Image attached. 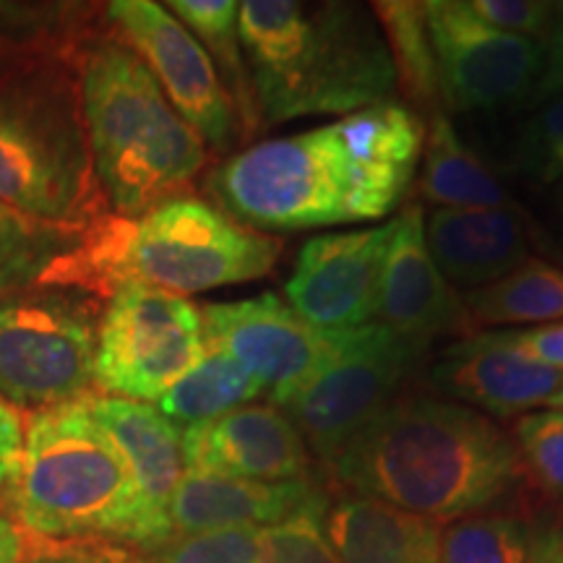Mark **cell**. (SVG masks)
Returning <instances> with one entry per match:
<instances>
[{
	"label": "cell",
	"mask_w": 563,
	"mask_h": 563,
	"mask_svg": "<svg viewBox=\"0 0 563 563\" xmlns=\"http://www.w3.org/2000/svg\"><path fill=\"white\" fill-rule=\"evenodd\" d=\"M548 405H551V410H561L563 412V384H561V389L555 391L551 399H548Z\"/></svg>",
	"instance_id": "obj_42"
},
{
	"label": "cell",
	"mask_w": 563,
	"mask_h": 563,
	"mask_svg": "<svg viewBox=\"0 0 563 563\" xmlns=\"http://www.w3.org/2000/svg\"><path fill=\"white\" fill-rule=\"evenodd\" d=\"M332 488L446 525L525 501L511 433L488 415L426 394H399L323 467Z\"/></svg>",
	"instance_id": "obj_1"
},
{
	"label": "cell",
	"mask_w": 563,
	"mask_h": 563,
	"mask_svg": "<svg viewBox=\"0 0 563 563\" xmlns=\"http://www.w3.org/2000/svg\"><path fill=\"white\" fill-rule=\"evenodd\" d=\"M514 162L534 183L563 178V91L540 102V108L519 131Z\"/></svg>",
	"instance_id": "obj_33"
},
{
	"label": "cell",
	"mask_w": 563,
	"mask_h": 563,
	"mask_svg": "<svg viewBox=\"0 0 563 563\" xmlns=\"http://www.w3.org/2000/svg\"><path fill=\"white\" fill-rule=\"evenodd\" d=\"M262 527L180 534L152 551H133L136 563H258Z\"/></svg>",
	"instance_id": "obj_32"
},
{
	"label": "cell",
	"mask_w": 563,
	"mask_h": 563,
	"mask_svg": "<svg viewBox=\"0 0 563 563\" xmlns=\"http://www.w3.org/2000/svg\"><path fill=\"white\" fill-rule=\"evenodd\" d=\"M199 311L207 350L222 352L249 371L274 407L285 405L311 382L340 340V329L313 327L277 292L209 302Z\"/></svg>",
	"instance_id": "obj_13"
},
{
	"label": "cell",
	"mask_w": 563,
	"mask_h": 563,
	"mask_svg": "<svg viewBox=\"0 0 563 563\" xmlns=\"http://www.w3.org/2000/svg\"><path fill=\"white\" fill-rule=\"evenodd\" d=\"M91 165L110 214L136 220L191 196L207 144L115 32H87L70 51Z\"/></svg>",
	"instance_id": "obj_3"
},
{
	"label": "cell",
	"mask_w": 563,
	"mask_h": 563,
	"mask_svg": "<svg viewBox=\"0 0 563 563\" xmlns=\"http://www.w3.org/2000/svg\"><path fill=\"white\" fill-rule=\"evenodd\" d=\"M394 220L382 228L316 235L285 285L287 306L319 329H355L376 319Z\"/></svg>",
	"instance_id": "obj_14"
},
{
	"label": "cell",
	"mask_w": 563,
	"mask_h": 563,
	"mask_svg": "<svg viewBox=\"0 0 563 563\" xmlns=\"http://www.w3.org/2000/svg\"><path fill=\"white\" fill-rule=\"evenodd\" d=\"M426 241L454 290H481L530 258V235L517 207L435 209L426 222Z\"/></svg>",
	"instance_id": "obj_19"
},
{
	"label": "cell",
	"mask_w": 563,
	"mask_h": 563,
	"mask_svg": "<svg viewBox=\"0 0 563 563\" xmlns=\"http://www.w3.org/2000/svg\"><path fill=\"white\" fill-rule=\"evenodd\" d=\"M191 473L243 481H308L313 456L295 422L274 405H243L220 418L180 428Z\"/></svg>",
	"instance_id": "obj_15"
},
{
	"label": "cell",
	"mask_w": 563,
	"mask_h": 563,
	"mask_svg": "<svg viewBox=\"0 0 563 563\" xmlns=\"http://www.w3.org/2000/svg\"><path fill=\"white\" fill-rule=\"evenodd\" d=\"M16 527L37 543L139 548V498L87 397L32 412L11 477Z\"/></svg>",
	"instance_id": "obj_5"
},
{
	"label": "cell",
	"mask_w": 563,
	"mask_h": 563,
	"mask_svg": "<svg viewBox=\"0 0 563 563\" xmlns=\"http://www.w3.org/2000/svg\"><path fill=\"white\" fill-rule=\"evenodd\" d=\"M441 108L493 112L534 102L545 53L534 40L493 30L462 0L426 3Z\"/></svg>",
	"instance_id": "obj_11"
},
{
	"label": "cell",
	"mask_w": 563,
	"mask_h": 563,
	"mask_svg": "<svg viewBox=\"0 0 563 563\" xmlns=\"http://www.w3.org/2000/svg\"><path fill=\"white\" fill-rule=\"evenodd\" d=\"M89 415L121 454L139 498V548L152 551L173 538L170 498L186 475L183 431L157 407L133 399L89 394Z\"/></svg>",
	"instance_id": "obj_16"
},
{
	"label": "cell",
	"mask_w": 563,
	"mask_h": 563,
	"mask_svg": "<svg viewBox=\"0 0 563 563\" xmlns=\"http://www.w3.org/2000/svg\"><path fill=\"white\" fill-rule=\"evenodd\" d=\"M279 256V238L243 228L214 203L183 196L136 220L102 217L76 258L70 287L100 300L123 285L183 298L269 277Z\"/></svg>",
	"instance_id": "obj_4"
},
{
	"label": "cell",
	"mask_w": 563,
	"mask_h": 563,
	"mask_svg": "<svg viewBox=\"0 0 563 563\" xmlns=\"http://www.w3.org/2000/svg\"><path fill=\"white\" fill-rule=\"evenodd\" d=\"M376 316L386 329L422 344L473 329L462 295L443 279L428 251L420 203H410L394 217Z\"/></svg>",
	"instance_id": "obj_17"
},
{
	"label": "cell",
	"mask_w": 563,
	"mask_h": 563,
	"mask_svg": "<svg viewBox=\"0 0 563 563\" xmlns=\"http://www.w3.org/2000/svg\"><path fill=\"white\" fill-rule=\"evenodd\" d=\"M30 51H26L24 45H19V42H13L9 34L0 32V81L5 79V76L13 74L21 63L30 58Z\"/></svg>",
	"instance_id": "obj_40"
},
{
	"label": "cell",
	"mask_w": 563,
	"mask_h": 563,
	"mask_svg": "<svg viewBox=\"0 0 563 563\" xmlns=\"http://www.w3.org/2000/svg\"><path fill=\"white\" fill-rule=\"evenodd\" d=\"M511 439L522 462L527 493L563 501V412L534 410L519 415Z\"/></svg>",
	"instance_id": "obj_30"
},
{
	"label": "cell",
	"mask_w": 563,
	"mask_h": 563,
	"mask_svg": "<svg viewBox=\"0 0 563 563\" xmlns=\"http://www.w3.org/2000/svg\"><path fill=\"white\" fill-rule=\"evenodd\" d=\"M428 344L407 340L384 323L340 329L327 365L279 410L295 422L308 452L323 467L386 405L426 357Z\"/></svg>",
	"instance_id": "obj_9"
},
{
	"label": "cell",
	"mask_w": 563,
	"mask_h": 563,
	"mask_svg": "<svg viewBox=\"0 0 563 563\" xmlns=\"http://www.w3.org/2000/svg\"><path fill=\"white\" fill-rule=\"evenodd\" d=\"M207 194L222 214L264 235L371 220L340 121L228 154L209 173Z\"/></svg>",
	"instance_id": "obj_7"
},
{
	"label": "cell",
	"mask_w": 563,
	"mask_h": 563,
	"mask_svg": "<svg viewBox=\"0 0 563 563\" xmlns=\"http://www.w3.org/2000/svg\"><path fill=\"white\" fill-rule=\"evenodd\" d=\"M389 47L397 89L415 112H441L439 68L428 34L426 3L418 0H384L371 5Z\"/></svg>",
	"instance_id": "obj_28"
},
{
	"label": "cell",
	"mask_w": 563,
	"mask_h": 563,
	"mask_svg": "<svg viewBox=\"0 0 563 563\" xmlns=\"http://www.w3.org/2000/svg\"><path fill=\"white\" fill-rule=\"evenodd\" d=\"M323 488L319 477L308 481H243L186 470L170 498V534H199L235 527H272L306 506Z\"/></svg>",
	"instance_id": "obj_20"
},
{
	"label": "cell",
	"mask_w": 563,
	"mask_h": 563,
	"mask_svg": "<svg viewBox=\"0 0 563 563\" xmlns=\"http://www.w3.org/2000/svg\"><path fill=\"white\" fill-rule=\"evenodd\" d=\"M470 11L493 30L543 42L551 30L555 3L545 0H473Z\"/></svg>",
	"instance_id": "obj_34"
},
{
	"label": "cell",
	"mask_w": 563,
	"mask_h": 563,
	"mask_svg": "<svg viewBox=\"0 0 563 563\" xmlns=\"http://www.w3.org/2000/svg\"><path fill=\"white\" fill-rule=\"evenodd\" d=\"M266 397V389L249 371L222 352L207 350L170 391L157 399V410L178 428L196 426L228 415L253 399Z\"/></svg>",
	"instance_id": "obj_29"
},
{
	"label": "cell",
	"mask_w": 563,
	"mask_h": 563,
	"mask_svg": "<svg viewBox=\"0 0 563 563\" xmlns=\"http://www.w3.org/2000/svg\"><path fill=\"white\" fill-rule=\"evenodd\" d=\"M329 490L258 532V563H342L327 534Z\"/></svg>",
	"instance_id": "obj_31"
},
{
	"label": "cell",
	"mask_w": 563,
	"mask_h": 563,
	"mask_svg": "<svg viewBox=\"0 0 563 563\" xmlns=\"http://www.w3.org/2000/svg\"><path fill=\"white\" fill-rule=\"evenodd\" d=\"M540 45H543L545 53V68L538 95H534V102H543L548 97L563 91V3H555L551 30H548L545 40Z\"/></svg>",
	"instance_id": "obj_36"
},
{
	"label": "cell",
	"mask_w": 563,
	"mask_h": 563,
	"mask_svg": "<svg viewBox=\"0 0 563 563\" xmlns=\"http://www.w3.org/2000/svg\"><path fill=\"white\" fill-rule=\"evenodd\" d=\"M435 389L473 405L488 418H514L548 405L561 389L563 371H553L522 355L509 332L467 334L433 365Z\"/></svg>",
	"instance_id": "obj_18"
},
{
	"label": "cell",
	"mask_w": 563,
	"mask_h": 563,
	"mask_svg": "<svg viewBox=\"0 0 563 563\" xmlns=\"http://www.w3.org/2000/svg\"><path fill=\"white\" fill-rule=\"evenodd\" d=\"M0 201L34 220L84 230L110 214L66 53H32L0 81Z\"/></svg>",
	"instance_id": "obj_6"
},
{
	"label": "cell",
	"mask_w": 563,
	"mask_h": 563,
	"mask_svg": "<svg viewBox=\"0 0 563 563\" xmlns=\"http://www.w3.org/2000/svg\"><path fill=\"white\" fill-rule=\"evenodd\" d=\"M21 561H24V538H21V530L9 517H0V563Z\"/></svg>",
	"instance_id": "obj_39"
},
{
	"label": "cell",
	"mask_w": 563,
	"mask_h": 563,
	"mask_svg": "<svg viewBox=\"0 0 563 563\" xmlns=\"http://www.w3.org/2000/svg\"><path fill=\"white\" fill-rule=\"evenodd\" d=\"M100 298L79 287L0 295V397L40 412L95 394Z\"/></svg>",
	"instance_id": "obj_8"
},
{
	"label": "cell",
	"mask_w": 563,
	"mask_h": 563,
	"mask_svg": "<svg viewBox=\"0 0 563 563\" xmlns=\"http://www.w3.org/2000/svg\"><path fill=\"white\" fill-rule=\"evenodd\" d=\"M420 199L439 209H506L511 196L485 162L464 144L446 112H433L422 144Z\"/></svg>",
	"instance_id": "obj_25"
},
{
	"label": "cell",
	"mask_w": 563,
	"mask_h": 563,
	"mask_svg": "<svg viewBox=\"0 0 563 563\" xmlns=\"http://www.w3.org/2000/svg\"><path fill=\"white\" fill-rule=\"evenodd\" d=\"M553 519L530 498L443 525L441 563H551Z\"/></svg>",
	"instance_id": "obj_24"
},
{
	"label": "cell",
	"mask_w": 563,
	"mask_h": 563,
	"mask_svg": "<svg viewBox=\"0 0 563 563\" xmlns=\"http://www.w3.org/2000/svg\"><path fill=\"white\" fill-rule=\"evenodd\" d=\"M91 228L34 220L0 201V295L32 287H70L76 258Z\"/></svg>",
	"instance_id": "obj_23"
},
{
	"label": "cell",
	"mask_w": 563,
	"mask_h": 563,
	"mask_svg": "<svg viewBox=\"0 0 563 563\" xmlns=\"http://www.w3.org/2000/svg\"><path fill=\"white\" fill-rule=\"evenodd\" d=\"M115 563H136L131 548H121V551H118V561Z\"/></svg>",
	"instance_id": "obj_43"
},
{
	"label": "cell",
	"mask_w": 563,
	"mask_h": 563,
	"mask_svg": "<svg viewBox=\"0 0 563 563\" xmlns=\"http://www.w3.org/2000/svg\"><path fill=\"white\" fill-rule=\"evenodd\" d=\"M238 9L241 3L235 0H173L167 3V11H173L183 26L201 42L211 63L217 60L214 68L228 89L238 125H241V141H249L264 131V123L258 115L241 34H238Z\"/></svg>",
	"instance_id": "obj_26"
},
{
	"label": "cell",
	"mask_w": 563,
	"mask_h": 563,
	"mask_svg": "<svg viewBox=\"0 0 563 563\" xmlns=\"http://www.w3.org/2000/svg\"><path fill=\"white\" fill-rule=\"evenodd\" d=\"M342 133L355 159L371 220H382L402 203L418 173L426 123L410 104L386 100L342 121Z\"/></svg>",
	"instance_id": "obj_21"
},
{
	"label": "cell",
	"mask_w": 563,
	"mask_h": 563,
	"mask_svg": "<svg viewBox=\"0 0 563 563\" xmlns=\"http://www.w3.org/2000/svg\"><path fill=\"white\" fill-rule=\"evenodd\" d=\"M207 355L201 311L180 295L123 285L97 329L95 389L104 397L159 399Z\"/></svg>",
	"instance_id": "obj_10"
},
{
	"label": "cell",
	"mask_w": 563,
	"mask_h": 563,
	"mask_svg": "<svg viewBox=\"0 0 563 563\" xmlns=\"http://www.w3.org/2000/svg\"><path fill=\"white\" fill-rule=\"evenodd\" d=\"M473 327L563 321V269L527 258L506 277L462 298Z\"/></svg>",
	"instance_id": "obj_27"
},
{
	"label": "cell",
	"mask_w": 563,
	"mask_h": 563,
	"mask_svg": "<svg viewBox=\"0 0 563 563\" xmlns=\"http://www.w3.org/2000/svg\"><path fill=\"white\" fill-rule=\"evenodd\" d=\"M21 446H24V422L16 407L0 397V488L16 475Z\"/></svg>",
	"instance_id": "obj_37"
},
{
	"label": "cell",
	"mask_w": 563,
	"mask_h": 563,
	"mask_svg": "<svg viewBox=\"0 0 563 563\" xmlns=\"http://www.w3.org/2000/svg\"><path fill=\"white\" fill-rule=\"evenodd\" d=\"M238 34L264 129L308 115H350L397 91L382 26L365 5L245 0Z\"/></svg>",
	"instance_id": "obj_2"
},
{
	"label": "cell",
	"mask_w": 563,
	"mask_h": 563,
	"mask_svg": "<svg viewBox=\"0 0 563 563\" xmlns=\"http://www.w3.org/2000/svg\"><path fill=\"white\" fill-rule=\"evenodd\" d=\"M514 347L530 361L563 371V321L545 323L534 329H506Z\"/></svg>",
	"instance_id": "obj_35"
},
{
	"label": "cell",
	"mask_w": 563,
	"mask_h": 563,
	"mask_svg": "<svg viewBox=\"0 0 563 563\" xmlns=\"http://www.w3.org/2000/svg\"><path fill=\"white\" fill-rule=\"evenodd\" d=\"M123 545H55L37 551L30 563H115Z\"/></svg>",
	"instance_id": "obj_38"
},
{
	"label": "cell",
	"mask_w": 563,
	"mask_h": 563,
	"mask_svg": "<svg viewBox=\"0 0 563 563\" xmlns=\"http://www.w3.org/2000/svg\"><path fill=\"white\" fill-rule=\"evenodd\" d=\"M104 19L115 37L146 63L175 112L199 133L207 150L228 157L241 144V125L201 42L154 0H115L104 5Z\"/></svg>",
	"instance_id": "obj_12"
},
{
	"label": "cell",
	"mask_w": 563,
	"mask_h": 563,
	"mask_svg": "<svg viewBox=\"0 0 563 563\" xmlns=\"http://www.w3.org/2000/svg\"><path fill=\"white\" fill-rule=\"evenodd\" d=\"M551 563H563V511L553 517V545H551Z\"/></svg>",
	"instance_id": "obj_41"
},
{
	"label": "cell",
	"mask_w": 563,
	"mask_h": 563,
	"mask_svg": "<svg viewBox=\"0 0 563 563\" xmlns=\"http://www.w3.org/2000/svg\"><path fill=\"white\" fill-rule=\"evenodd\" d=\"M443 525L365 496H342L327 511V534L342 563H441Z\"/></svg>",
	"instance_id": "obj_22"
}]
</instances>
